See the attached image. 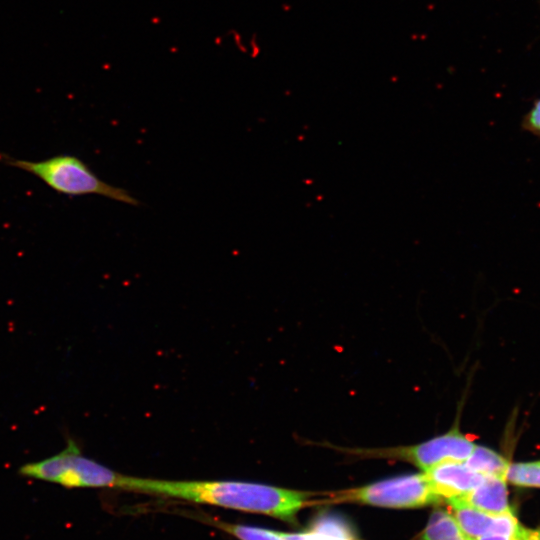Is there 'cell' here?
Wrapping results in <instances>:
<instances>
[{
  "label": "cell",
  "mask_w": 540,
  "mask_h": 540,
  "mask_svg": "<svg viewBox=\"0 0 540 540\" xmlns=\"http://www.w3.org/2000/svg\"><path fill=\"white\" fill-rule=\"evenodd\" d=\"M127 490L263 514L287 522L295 520L311 496L308 492L253 482L171 481L132 476Z\"/></svg>",
  "instance_id": "1"
},
{
  "label": "cell",
  "mask_w": 540,
  "mask_h": 540,
  "mask_svg": "<svg viewBox=\"0 0 540 540\" xmlns=\"http://www.w3.org/2000/svg\"><path fill=\"white\" fill-rule=\"evenodd\" d=\"M0 161L34 175L60 194H94L129 205H139V201L127 190L102 181L83 160L74 155L59 154L40 161H28L0 153Z\"/></svg>",
  "instance_id": "2"
},
{
  "label": "cell",
  "mask_w": 540,
  "mask_h": 540,
  "mask_svg": "<svg viewBox=\"0 0 540 540\" xmlns=\"http://www.w3.org/2000/svg\"><path fill=\"white\" fill-rule=\"evenodd\" d=\"M18 473L34 480L68 489L115 488L126 490L129 476L85 456L76 441L67 439L64 449L39 461L23 464Z\"/></svg>",
  "instance_id": "3"
},
{
  "label": "cell",
  "mask_w": 540,
  "mask_h": 540,
  "mask_svg": "<svg viewBox=\"0 0 540 540\" xmlns=\"http://www.w3.org/2000/svg\"><path fill=\"white\" fill-rule=\"evenodd\" d=\"M425 474H405L365 486L339 490L325 502L360 503L389 508H417L442 502Z\"/></svg>",
  "instance_id": "4"
},
{
  "label": "cell",
  "mask_w": 540,
  "mask_h": 540,
  "mask_svg": "<svg viewBox=\"0 0 540 540\" xmlns=\"http://www.w3.org/2000/svg\"><path fill=\"white\" fill-rule=\"evenodd\" d=\"M474 447L473 441L459 430L458 425H455L443 435L418 444L346 449V451L359 457L394 458L408 461L425 471L444 461L465 462Z\"/></svg>",
  "instance_id": "5"
},
{
  "label": "cell",
  "mask_w": 540,
  "mask_h": 540,
  "mask_svg": "<svg viewBox=\"0 0 540 540\" xmlns=\"http://www.w3.org/2000/svg\"><path fill=\"white\" fill-rule=\"evenodd\" d=\"M422 472L434 492L447 500L466 495L485 478L460 461H444Z\"/></svg>",
  "instance_id": "6"
},
{
  "label": "cell",
  "mask_w": 540,
  "mask_h": 540,
  "mask_svg": "<svg viewBox=\"0 0 540 540\" xmlns=\"http://www.w3.org/2000/svg\"><path fill=\"white\" fill-rule=\"evenodd\" d=\"M459 498L490 515H500L511 511L504 476H485L477 487Z\"/></svg>",
  "instance_id": "7"
},
{
  "label": "cell",
  "mask_w": 540,
  "mask_h": 540,
  "mask_svg": "<svg viewBox=\"0 0 540 540\" xmlns=\"http://www.w3.org/2000/svg\"><path fill=\"white\" fill-rule=\"evenodd\" d=\"M447 502L453 508V516L464 534L477 540L489 531L495 515L476 509L459 497L450 498Z\"/></svg>",
  "instance_id": "8"
},
{
  "label": "cell",
  "mask_w": 540,
  "mask_h": 540,
  "mask_svg": "<svg viewBox=\"0 0 540 540\" xmlns=\"http://www.w3.org/2000/svg\"><path fill=\"white\" fill-rule=\"evenodd\" d=\"M281 535L284 540H359L343 520L333 516L319 518L307 532Z\"/></svg>",
  "instance_id": "9"
},
{
  "label": "cell",
  "mask_w": 540,
  "mask_h": 540,
  "mask_svg": "<svg viewBox=\"0 0 540 540\" xmlns=\"http://www.w3.org/2000/svg\"><path fill=\"white\" fill-rule=\"evenodd\" d=\"M470 469L484 476H504L509 467L508 461L490 448L475 445L464 462Z\"/></svg>",
  "instance_id": "10"
},
{
  "label": "cell",
  "mask_w": 540,
  "mask_h": 540,
  "mask_svg": "<svg viewBox=\"0 0 540 540\" xmlns=\"http://www.w3.org/2000/svg\"><path fill=\"white\" fill-rule=\"evenodd\" d=\"M463 534L453 515L443 510L431 514L421 540H447Z\"/></svg>",
  "instance_id": "11"
},
{
  "label": "cell",
  "mask_w": 540,
  "mask_h": 540,
  "mask_svg": "<svg viewBox=\"0 0 540 540\" xmlns=\"http://www.w3.org/2000/svg\"><path fill=\"white\" fill-rule=\"evenodd\" d=\"M506 481L521 487L540 488V462L509 464Z\"/></svg>",
  "instance_id": "12"
},
{
  "label": "cell",
  "mask_w": 540,
  "mask_h": 540,
  "mask_svg": "<svg viewBox=\"0 0 540 540\" xmlns=\"http://www.w3.org/2000/svg\"><path fill=\"white\" fill-rule=\"evenodd\" d=\"M215 525L239 540H284L281 532L265 528L215 521Z\"/></svg>",
  "instance_id": "13"
},
{
  "label": "cell",
  "mask_w": 540,
  "mask_h": 540,
  "mask_svg": "<svg viewBox=\"0 0 540 540\" xmlns=\"http://www.w3.org/2000/svg\"><path fill=\"white\" fill-rule=\"evenodd\" d=\"M521 126L529 133L540 136V98L536 99L524 115Z\"/></svg>",
  "instance_id": "14"
},
{
  "label": "cell",
  "mask_w": 540,
  "mask_h": 540,
  "mask_svg": "<svg viewBox=\"0 0 540 540\" xmlns=\"http://www.w3.org/2000/svg\"><path fill=\"white\" fill-rule=\"evenodd\" d=\"M516 534L519 540H540V528L530 529L519 524Z\"/></svg>",
  "instance_id": "15"
},
{
  "label": "cell",
  "mask_w": 540,
  "mask_h": 540,
  "mask_svg": "<svg viewBox=\"0 0 540 540\" xmlns=\"http://www.w3.org/2000/svg\"><path fill=\"white\" fill-rule=\"evenodd\" d=\"M512 537L513 536L488 532L479 537L477 540H512Z\"/></svg>",
  "instance_id": "16"
},
{
  "label": "cell",
  "mask_w": 540,
  "mask_h": 540,
  "mask_svg": "<svg viewBox=\"0 0 540 540\" xmlns=\"http://www.w3.org/2000/svg\"><path fill=\"white\" fill-rule=\"evenodd\" d=\"M447 540H476V539L471 538V537H469V536H467L466 534L463 533L461 535L455 536V537L447 539Z\"/></svg>",
  "instance_id": "17"
},
{
  "label": "cell",
  "mask_w": 540,
  "mask_h": 540,
  "mask_svg": "<svg viewBox=\"0 0 540 540\" xmlns=\"http://www.w3.org/2000/svg\"><path fill=\"white\" fill-rule=\"evenodd\" d=\"M512 540H519V539H518V536H517V534H516V531H515V533H514V535H513V537H512Z\"/></svg>",
  "instance_id": "18"
}]
</instances>
